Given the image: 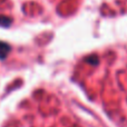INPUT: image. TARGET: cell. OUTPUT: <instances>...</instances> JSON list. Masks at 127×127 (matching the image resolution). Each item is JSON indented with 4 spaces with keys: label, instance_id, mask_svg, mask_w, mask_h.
I'll use <instances>...</instances> for the list:
<instances>
[{
    "label": "cell",
    "instance_id": "6da1fadb",
    "mask_svg": "<svg viewBox=\"0 0 127 127\" xmlns=\"http://www.w3.org/2000/svg\"><path fill=\"white\" fill-rule=\"evenodd\" d=\"M8 46H7L6 44H3V42H0V57L1 58H4L7 55V53H8Z\"/></svg>",
    "mask_w": 127,
    "mask_h": 127
}]
</instances>
